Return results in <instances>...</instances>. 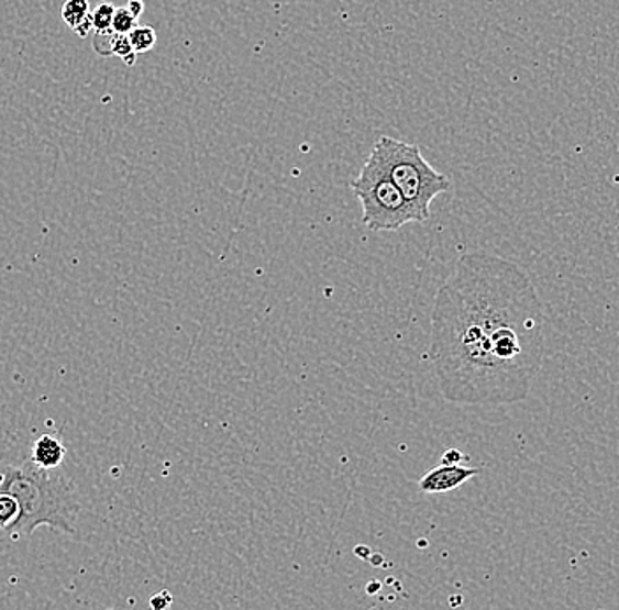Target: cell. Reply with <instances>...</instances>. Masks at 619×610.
I'll use <instances>...</instances> for the list:
<instances>
[{
	"mask_svg": "<svg viewBox=\"0 0 619 610\" xmlns=\"http://www.w3.org/2000/svg\"><path fill=\"white\" fill-rule=\"evenodd\" d=\"M544 322L541 296L521 266L483 252L463 255L431 313L430 357L445 400H527L544 359Z\"/></svg>",
	"mask_w": 619,
	"mask_h": 610,
	"instance_id": "obj_1",
	"label": "cell"
},
{
	"mask_svg": "<svg viewBox=\"0 0 619 610\" xmlns=\"http://www.w3.org/2000/svg\"><path fill=\"white\" fill-rule=\"evenodd\" d=\"M0 491L20 503V518L8 535L31 536L40 526L73 535L79 514L75 486L57 470H46L34 462L4 466L0 470Z\"/></svg>",
	"mask_w": 619,
	"mask_h": 610,
	"instance_id": "obj_2",
	"label": "cell"
},
{
	"mask_svg": "<svg viewBox=\"0 0 619 610\" xmlns=\"http://www.w3.org/2000/svg\"><path fill=\"white\" fill-rule=\"evenodd\" d=\"M374 149L383 158L396 187L404 193L405 201L416 215V222L430 220L431 202L453 187L447 176L436 171L422 157L418 145H410L391 136H380Z\"/></svg>",
	"mask_w": 619,
	"mask_h": 610,
	"instance_id": "obj_3",
	"label": "cell"
},
{
	"mask_svg": "<svg viewBox=\"0 0 619 610\" xmlns=\"http://www.w3.org/2000/svg\"><path fill=\"white\" fill-rule=\"evenodd\" d=\"M351 187L361 201L363 224L369 231H398L416 222L413 211L375 149L366 158L365 166Z\"/></svg>",
	"mask_w": 619,
	"mask_h": 610,
	"instance_id": "obj_4",
	"label": "cell"
},
{
	"mask_svg": "<svg viewBox=\"0 0 619 610\" xmlns=\"http://www.w3.org/2000/svg\"><path fill=\"white\" fill-rule=\"evenodd\" d=\"M479 474V468H466L457 463H442V465L431 468L419 480V489L422 492H430V495L454 491V489L462 488L466 480L474 479L475 475Z\"/></svg>",
	"mask_w": 619,
	"mask_h": 610,
	"instance_id": "obj_5",
	"label": "cell"
},
{
	"mask_svg": "<svg viewBox=\"0 0 619 610\" xmlns=\"http://www.w3.org/2000/svg\"><path fill=\"white\" fill-rule=\"evenodd\" d=\"M67 448L57 436L43 435L35 440L31 462L46 470H58L66 459Z\"/></svg>",
	"mask_w": 619,
	"mask_h": 610,
	"instance_id": "obj_6",
	"label": "cell"
},
{
	"mask_svg": "<svg viewBox=\"0 0 619 610\" xmlns=\"http://www.w3.org/2000/svg\"><path fill=\"white\" fill-rule=\"evenodd\" d=\"M92 13L88 0H66L62 5V20L69 26L70 31H76L81 23Z\"/></svg>",
	"mask_w": 619,
	"mask_h": 610,
	"instance_id": "obj_7",
	"label": "cell"
},
{
	"mask_svg": "<svg viewBox=\"0 0 619 610\" xmlns=\"http://www.w3.org/2000/svg\"><path fill=\"white\" fill-rule=\"evenodd\" d=\"M18 518H20V503L16 498L9 492L0 491V530L8 533L16 523Z\"/></svg>",
	"mask_w": 619,
	"mask_h": 610,
	"instance_id": "obj_8",
	"label": "cell"
},
{
	"mask_svg": "<svg viewBox=\"0 0 619 610\" xmlns=\"http://www.w3.org/2000/svg\"><path fill=\"white\" fill-rule=\"evenodd\" d=\"M129 41H131L132 49L140 55V53L154 49L155 44H157V32H155L152 26L137 25L136 29L129 34Z\"/></svg>",
	"mask_w": 619,
	"mask_h": 610,
	"instance_id": "obj_9",
	"label": "cell"
},
{
	"mask_svg": "<svg viewBox=\"0 0 619 610\" xmlns=\"http://www.w3.org/2000/svg\"><path fill=\"white\" fill-rule=\"evenodd\" d=\"M114 5L110 2H101L92 9V25L93 32H110L113 31V14Z\"/></svg>",
	"mask_w": 619,
	"mask_h": 610,
	"instance_id": "obj_10",
	"label": "cell"
},
{
	"mask_svg": "<svg viewBox=\"0 0 619 610\" xmlns=\"http://www.w3.org/2000/svg\"><path fill=\"white\" fill-rule=\"evenodd\" d=\"M137 26V18L129 11L128 5L114 9L113 31L117 34H131Z\"/></svg>",
	"mask_w": 619,
	"mask_h": 610,
	"instance_id": "obj_11",
	"label": "cell"
},
{
	"mask_svg": "<svg viewBox=\"0 0 619 610\" xmlns=\"http://www.w3.org/2000/svg\"><path fill=\"white\" fill-rule=\"evenodd\" d=\"M113 55L122 58L128 66H134V64H136L137 53L132 49L128 34H117V32H114Z\"/></svg>",
	"mask_w": 619,
	"mask_h": 610,
	"instance_id": "obj_12",
	"label": "cell"
},
{
	"mask_svg": "<svg viewBox=\"0 0 619 610\" xmlns=\"http://www.w3.org/2000/svg\"><path fill=\"white\" fill-rule=\"evenodd\" d=\"M113 37L114 31L96 32L93 34L92 44L97 55H101V57H111L113 55Z\"/></svg>",
	"mask_w": 619,
	"mask_h": 610,
	"instance_id": "obj_13",
	"label": "cell"
},
{
	"mask_svg": "<svg viewBox=\"0 0 619 610\" xmlns=\"http://www.w3.org/2000/svg\"><path fill=\"white\" fill-rule=\"evenodd\" d=\"M128 9L134 16L140 18L145 11V2L143 0H129Z\"/></svg>",
	"mask_w": 619,
	"mask_h": 610,
	"instance_id": "obj_14",
	"label": "cell"
},
{
	"mask_svg": "<svg viewBox=\"0 0 619 610\" xmlns=\"http://www.w3.org/2000/svg\"><path fill=\"white\" fill-rule=\"evenodd\" d=\"M488 2H495V0H488Z\"/></svg>",
	"mask_w": 619,
	"mask_h": 610,
	"instance_id": "obj_15",
	"label": "cell"
}]
</instances>
